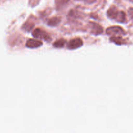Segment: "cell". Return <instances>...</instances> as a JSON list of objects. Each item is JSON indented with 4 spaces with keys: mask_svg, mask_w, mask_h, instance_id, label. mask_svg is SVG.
I'll list each match as a JSON object with an SVG mask.
<instances>
[{
    "mask_svg": "<svg viewBox=\"0 0 133 133\" xmlns=\"http://www.w3.org/2000/svg\"><path fill=\"white\" fill-rule=\"evenodd\" d=\"M107 16L112 19H115L120 23H125L127 21L126 14L124 12L119 11L115 6H112L107 11Z\"/></svg>",
    "mask_w": 133,
    "mask_h": 133,
    "instance_id": "6da1fadb",
    "label": "cell"
},
{
    "mask_svg": "<svg viewBox=\"0 0 133 133\" xmlns=\"http://www.w3.org/2000/svg\"><path fill=\"white\" fill-rule=\"evenodd\" d=\"M83 40L79 38H74L73 40H71L67 44L68 49H71V50H74L79 48L83 45Z\"/></svg>",
    "mask_w": 133,
    "mask_h": 133,
    "instance_id": "277c9868",
    "label": "cell"
},
{
    "mask_svg": "<svg viewBox=\"0 0 133 133\" xmlns=\"http://www.w3.org/2000/svg\"><path fill=\"white\" fill-rule=\"evenodd\" d=\"M65 44H66V40H64V39H59V40L55 42L53 45L55 48H63Z\"/></svg>",
    "mask_w": 133,
    "mask_h": 133,
    "instance_id": "ba28073f",
    "label": "cell"
},
{
    "mask_svg": "<svg viewBox=\"0 0 133 133\" xmlns=\"http://www.w3.org/2000/svg\"><path fill=\"white\" fill-rule=\"evenodd\" d=\"M70 0H55V6L58 10L63 8Z\"/></svg>",
    "mask_w": 133,
    "mask_h": 133,
    "instance_id": "52a82bcc",
    "label": "cell"
},
{
    "mask_svg": "<svg viewBox=\"0 0 133 133\" xmlns=\"http://www.w3.org/2000/svg\"><path fill=\"white\" fill-rule=\"evenodd\" d=\"M128 12H129V16H131V18L133 19V8H131V9L129 10Z\"/></svg>",
    "mask_w": 133,
    "mask_h": 133,
    "instance_id": "8fae6325",
    "label": "cell"
},
{
    "mask_svg": "<svg viewBox=\"0 0 133 133\" xmlns=\"http://www.w3.org/2000/svg\"><path fill=\"white\" fill-rule=\"evenodd\" d=\"M90 27L91 33H92L93 35H98L103 32V28L97 23L90 22Z\"/></svg>",
    "mask_w": 133,
    "mask_h": 133,
    "instance_id": "5b68a950",
    "label": "cell"
},
{
    "mask_svg": "<svg viewBox=\"0 0 133 133\" xmlns=\"http://www.w3.org/2000/svg\"><path fill=\"white\" fill-rule=\"evenodd\" d=\"M61 22V19L59 18H57V17H54L49 19L48 22V24L50 26H55L58 25Z\"/></svg>",
    "mask_w": 133,
    "mask_h": 133,
    "instance_id": "9c48e42d",
    "label": "cell"
},
{
    "mask_svg": "<svg viewBox=\"0 0 133 133\" xmlns=\"http://www.w3.org/2000/svg\"><path fill=\"white\" fill-rule=\"evenodd\" d=\"M107 35L112 36H121L125 35V32L122 27L119 26H112L107 29Z\"/></svg>",
    "mask_w": 133,
    "mask_h": 133,
    "instance_id": "3957f363",
    "label": "cell"
},
{
    "mask_svg": "<svg viewBox=\"0 0 133 133\" xmlns=\"http://www.w3.org/2000/svg\"><path fill=\"white\" fill-rule=\"evenodd\" d=\"M42 45V41L36 40V39H29L26 42V46L28 48H31V49L37 48L41 46Z\"/></svg>",
    "mask_w": 133,
    "mask_h": 133,
    "instance_id": "8992f818",
    "label": "cell"
},
{
    "mask_svg": "<svg viewBox=\"0 0 133 133\" xmlns=\"http://www.w3.org/2000/svg\"><path fill=\"white\" fill-rule=\"evenodd\" d=\"M32 35L35 38L40 39V40H44L45 41H49L51 40V37L49 34L46 31H44L42 29L36 28L32 31Z\"/></svg>",
    "mask_w": 133,
    "mask_h": 133,
    "instance_id": "7a4b0ae2",
    "label": "cell"
},
{
    "mask_svg": "<svg viewBox=\"0 0 133 133\" xmlns=\"http://www.w3.org/2000/svg\"><path fill=\"white\" fill-rule=\"evenodd\" d=\"M84 1H87V0H84Z\"/></svg>",
    "mask_w": 133,
    "mask_h": 133,
    "instance_id": "4fadbf2b",
    "label": "cell"
},
{
    "mask_svg": "<svg viewBox=\"0 0 133 133\" xmlns=\"http://www.w3.org/2000/svg\"><path fill=\"white\" fill-rule=\"evenodd\" d=\"M130 1H131V2L133 3V0H130Z\"/></svg>",
    "mask_w": 133,
    "mask_h": 133,
    "instance_id": "7c38bea8",
    "label": "cell"
},
{
    "mask_svg": "<svg viewBox=\"0 0 133 133\" xmlns=\"http://www.w3.org/2000/svg\"><path fill=\"white\" fill-rule=\"evenodd\" d=\"M112 42L116 43V44L118 45H121V44H123L124 43L123 39L121 38V36H112V37L110 38Z\"/></svg>",
    "mask_w": 133,
    "mask_h": 133,
    "instance_id": "30bf717a",
    "label": "cell"
}]
</instances>
